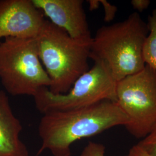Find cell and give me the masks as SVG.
I'll return each mask as SVG.
<instances>
[{"instance_id":"2e32d148","label":"cell","mask_w":156,"mask_h":156,"mask_svg":"<svg viewBox=\"0 0 156 156\" xmlns=\"http://www.w3.org/2000/svg\"><path fill=\"white\" fill-rule=\"evenodd\" d=\"M87 2L89 4V10L91 11L98 9L101 5L100 0H89Z\"/></svg>"},{"instance_id":"3957f363","label":"cell","mask_w":156,"mask_h":156,"mask_svg":"<svg viewBox=\"0 0 156 156\" xmlns=\"http://www.w3.org/2000/svg\"><path fill=\"white\" fill-rule=\"evenodd\" d=\"M39 59L50 78L51 93H67L89 69L92 37L74 39L62 28L45 20L35 38Z\"/></svg>"},{"instance_id":"8fae6325","label":"cell","mask_w":156,"mask_h":156,"mask_svg":"<svg viewBox=\"0 0 156 156\" xmlns=\"http://www.w3.org/2000/svg\"><path fill=\"white\" fill-rule=\"evenodd\" d=\"M138 144L151 155L156 156V127Z\"/></svg>"},{"instance_id":"30bf717a","label":"cell","mask_w":156,"mask_h":156,"mask_svg":"<svg viewBox=\"0 0 156 156\" xmlns=\"http://www.w3.org/2000/svg\"><path fill=\"white\" fill-rule=\"evenodd\" d=\"M147 26L149 33L143 48V58L145 64L156 71V9L148 17Z\"/></svg>"},{"instance_id":"7a4b0ae2","label":"cell","mask_w":156,"mask_h":156,"mask_svg":"<svg viewBox=\"0 0 156 156\" xmlns=\"http://www.w3.org/2000/svg\"><path fill=\"white\" fill-rule=\"evenodd\" d=\"M149 33L137 12L124 20L99 28L92 38L90 58L104 62L119 82L145 68L143 48Z\"/></svg>"},{"instance_id":"5bb4252c","label":"cell","mask_w":156,"mask_h":156,"mask_svg":"<svg viewBox=\"0 0 156 156\" xmlns=\"http://www.w3.org/2000/svg\"><path fill=\"white\" fill-rule=\"evenodd\" d=\"M151 4L149 0H132L131 4L134 9L140 12H142L146 9Z\"/></svg>"},{"instance_id":"ba28073f","label":"cell","mask_w":156,"mask_h":156,"mask_svg":"<svg viewBox=\"0 0 156 156\" xmlns=\"http://www.w3.org/2000/svg\"><path fill=\"white\" fill-rule=\"evenodd\" d=\"M34 5L74 39L91 37L82 0H32Z\"/></svg>"},{"instance_id":"6da1fadb","label":"cell","mask_w":156,"mask_h":156,"mask_svg":"<svg viewBox=\"0 0 156 156\" xmlns=\"http://www.w3.org/2000/svg\"><path fill=\"white\" fill-rule=\"evenodd\" d=\"M129 119L116 102L103 101L90 106L44 114L38 126L42 140L38 154L49 150L53 156H70V146L109 128L126 126Z\"/></svg>"},{"instance_id":"4fadbf2b","label":"cell","mask_w":156,"mask_h":156,"mask_svg":"<svg viewBox=\"0 0 156 156\" xmlns=\"http://www.w3.org/2000/svg\"><path fill=\"white\" fill-rule=\"evenodd\" d=\"M100 3L104 10V21L105 22H111L117 13V6L112 5L106 0H100Z\"/></svg>"},{"instance_id":"9a60e30c","label":"cell","mask_w":156,"mask_h":156,"mask_svg":"<svg viewBox=\"0 0 156 156\" xmlns=\"http://www.w3.org/2000/svg\"><path fill=\"white\" fill-rule=\"evenodd\" d=\"M124 156H153L148 153L138 144L134 145Z\"/></svg>"},{"instance_id":"9c48e42d","label":"cell","mask_w":156,"mask_h":156,"mask_svg":"<svg viewBox=\"0 0 156 156\" xmlns=\"http://www.w3.org/2000/svg\"><path fill=\"white\" fill-rule=\"evenodd\" d=\"M22 130L13 114L9 98L0 90V156H29L26 146L19 138Z\"/></svg>"},{"instance_id":"277c9868","label":"cell","mask_w":156,"mask_h":156,"mask_svg":"<svg viewBox=\"0 0 156 156\" xmlns=\"http://www.w3.org/2000/svg\"><path fill=\"white\" fill-rule=\"evenodd\" d=\"M0 81L13 96L34 97L42 88L50 87L36 38L9 37L0 42Z\"/></svg>"},{"instance_id":"7c38bea8","label":"cell","mask_w":156,"mask_h":156,"mask_svg":"<svg viewBox=\"0 0 156 156\" xmlns=\"http://www.w3.org/2000/svg\"><path fill=\"white\" fill-rule=\"evenodd\" d=\"M105 147L99 143L90 142L85 146L80 156H105Z\"/></svg>"},{"instance_id":"8992f818","label":"cell","mask_w":156,"mask_h":156,"mask_svg":"<svg viewBox=\"0 0 156 156\" xmlns=\"http://www.w3.org/2000/svg\"><path fill=\"white\" fill-rule=\"evenodd\" d=\"M117 105L129 119L124 126L136 138L144 139L156 127V71L145 68L117 82Z\"/></svg>"},{"instance_id":"52a82bcc","label":"cell","mask_w":156,"mask_h":156,"mask_svg":"<svg viewBox=\"0 0 156 156\" xmlns=\"http://www.w3.org/2000/svg\"><path fill=\"white\" fill-rule=\"evenodd\" d=\"M44 20L32 0H0V39L35 38Z\"/></svg>"},{"instance_id":"5b68a950","label":"cell","mask_w":156,"mask_h":156,"mask_svg":"<svg viewBox=\"0 0 156 156\" xmlns=\"http://www.w3.org/2000/svg\"><path fill=\"white\" fill-rule=\"evenodd\" d=\"M65 94H55L44 87L34 96L35 106L42 113L81 108L103 101L117 102V80L104 62L95 61Z\"/></svg>"}]
</instances>
